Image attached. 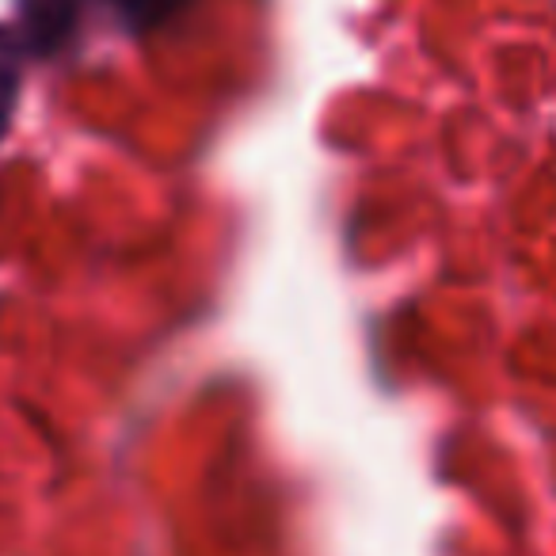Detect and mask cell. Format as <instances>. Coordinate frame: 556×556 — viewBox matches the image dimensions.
I'll list each match as a JSON object with an SVG mask.
<instances>
[{"mask_svg":"<svg viewBox=\"0 0 556 556\" xmlns=\"http://www.w3.org/2000/svg\"><path fill=\"white\" fill-rule=\"evenodd\" d=\"M108 4L130 31H153V27L168 24L172 16H179L191 0H108Z\"/></svg>","mask_w":556,"mask_h":556,"instance_id":"obj_3","label":"cell"},{"mask_svg":"<svg viewBox=\"0 0 556 556\" xmlns=\"http://www.w3.org/2000/svg\"><path fill=\"white\" fill-rule=\"evenodd\" d=\"M20 58H24V42L0 27V138H4V130H9V123H12V111H16Z\"/></svg>","mask_w":556,"mask_h":556,"instance_id":"obj_2","label":"cell"},{"mask_svg":"<svg viewBox=\"0 0 556 556\" xmlns=\"http://www.w3.org/2000/svg\"><path fill=\"white\" fill-rule=\"evenodd\" d=\"M85 0H20L24 20V50L31 54H54L73 35Z\"/></svg>","mask_w":556,"mask_h":556,"instance_id":"obj_1","label":"cell"}]
</instances>
